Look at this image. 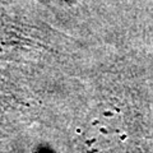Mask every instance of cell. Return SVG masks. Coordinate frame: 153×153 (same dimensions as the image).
I'll use <instances>...</instances> for the list:
<instances>
[{
	"instance_id": "1",
	"label": "cell",
	"mask_w": 153,
	"mask_h": 153,
	"mask_svg": "<svg viewBox=\"0 0 153 153\" xmlns=\"http://www.w3.org/2000/svg\"><path fill=\"white\" fill-rule=\"evenodd\" d=\"M68 1H70V0H68Z\"/></svg>"
}]
</instances>
